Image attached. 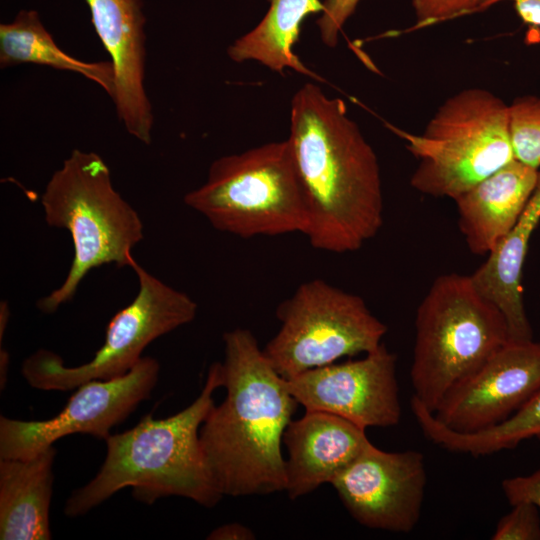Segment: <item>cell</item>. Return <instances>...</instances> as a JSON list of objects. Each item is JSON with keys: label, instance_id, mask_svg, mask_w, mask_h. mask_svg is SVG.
<instances>
[{"label": "cell", "instance_id": "cell-1", "mask_svg": "<svg viewBox=\"0 0 540 540\" xmlns=\"http://www.w3.org/2000/svg\"><path fill=\"white\" fill-rule=\"evenodd\" d=\"M304 194V235L315 249H360L383 224L377 155L345 103L314 83L294 94L288 137Z\"/></svg>", "mask_w": 540, "mask_h": 540}, {"label": "cell", "instance_id": "cell-2", "mask_svg": "<svg viewBox=\"0 0 540 540\" xmlns=\"http://www.w3.org/2000/svg\"><path fill=\"white\" fill-rule=\"evenodd\" d=\"M226 397L200 428V441L223 496L266 495L285 490L284 432L299 403L272 367L254 334L224 333Z\"/></svg>", "mask_w": 540, "mask_h": 540}, {"label": "cell", "instance_id": "cell-3", "mask_svg": "<svg viewBox=\"0 0 540 540\" xmlns=\"http://www.w3.org/2000/svg\"><path fill=\"white\" fill-rule=\"evenodd\" d=\"M219 387H223L222 363L215 362L199 396L185 409L163 419L145 415L133 428L111 434L105 440L107 453L99 472L72 492L65 514H86L126 487L146 504L179 496L205 507L215 506L223 495L211 473L199 432L215 405L213 395Z\"/></svg>", "mask_w": 540, "mask_h": 540}, {"label": "cell", "instance_id": "cell-4", "mask_svg": "<svg viewBox=\"0 0 540 540\" xmlns=\"http://www.w3.org/2000/svg\"><path fill=\"white\" fill-rule=\"evenodd\" d=\"M46 223L67 230L73 260L62 284L37 302L51 314L75 296L86 275L105 264L131 267L132 250L143 239L138 212L114 188L103 158L74 149L49 179L41 196Z\"/></svg>", "mask_w": 540, "mask_h": 540}, {"label": "cell", "instance_id": "cell-5", "mask_svg": "<svg viewBox=\"0 0 540 540\" xmlns=\"http://www.w3.org/2000/svg\"><path fill=\"white\" fill-rule=\"evenodd\" d=\"M509 341L503 314L477 290L470 276L437 277L416 313L410 371L413 396L435 412L451 388Z\"/></svg>", "mask_w": 540, "mask_h": 540}, {"label": "cell", "instance_id": "cell-6", "mask_svg": "<svg viewBox=\"0 0 540 540\" xmlns=\"http://www.w3.org/2000/svg\"><path fill=\"white\" fill-rule=\"evenodd\" d=\"M387 127L418 160L411 186L429 196L454 200L515 159L509 105L487 89L450 96L421 133Z\"/></svg>", "mask_w": 540, "mask_h": 540}, {"label": "cell", "instance_id": "cell-7", "mask_svg": "<svg viewBox=\"0 0 540 540\" xmlns=\"http://www.w3.org/2000/svg\"><path fill=\"white\" fill-rule=\"evenodd\" d=\"M185 204L218 231L241 238L304 234V194L289 140L217 158Z\"/></svg>", "mask_w": 540, "mask_h": 540}, {"label": "cell", "instance_id": "cell-8", "mask_svg": "<svg viewBox=\"0 0 540 540\" xmlns=\"http://www.w3.org/2000/svg\"><path fill=\"white\" fill-rule=\"evenodd\" d=\"M276 315L280 329L262 351L285 379L345 356L369 353L387 332L360 296L317 278L299 285Z\"/></svg>", "mask_w": 540, "mask_h": 540}, {"label": "cell", "instance_id": "cell-9", "mask_svg": "<svg viewBox=\"0 0 540 540\" xmlns=\"http://www.w3.org/2000/svg\"><path fill=\"white\" fill-rule=\"evenodd\" d=\"M132 269L137 275L138 292L112 317L104 343L93 358L66 367L59 355L40 349L22 364V375L30 386L69 391L92 380L122 376L142 359V352L151 342L196 317L197 303L188 294L167 285L137 262Z\"/></svg>", "mask_w": 540, "mask_h": 540}, {"label": "cell", "instance_id": "cell-10", "mask_svg": "<svg viewBox=\"0 0 540 540\" xmlns=\"http://www.w3.org/2000/svg\"><path fill=\"white\" fill-rule=\"evenodd\" d=\"M159 370L156 359L142 357L122 376L78 386L66 406L50 419L24 421L1 416L0 459L29 458L71 434L106 440L113 427L150 397Z\"/></svg>", "mask_w": 540, "mask_h": 540}, {"label": "cell", "instance_id": "cell-11", "mask_svg": "<svg viewBox=\"0 0 540 540\" xmlns=\"http://www.w3.org/2000/svg\"><path fill=\"white\" fill-rule=\"evenodd\" d=\"M426 483L422 453L386 452L370 443L330 484L361 525L408 533L420 519Z\"/></svg>", "mask_w": 540, "mask_h": 540}, {"label": "cell", "instance_id": "cell-12", "mask_svg": "<svg viewBox=\"0 0 540 540\" xmlns=\"http://www.w3.org/2000/svg\"><path fill=\"white\" fill-rule=\"evenodd\" d=\"M286 386L305 410L331 413L365 430L395 426L401 419L396 355L383 343L359 360L328 364L286 379Z\"/></svg>", "mask_w": 540, "mask_h": 540}, {"label": "cell", "instance_id": "cell-13", "mask_svg": "<svg viewBox=\"0 0 540 540\" xmlns=\"http://www.w3.org/2000/svg\"><path fill=\"white\" fill-rule=\"evenodd\" d=\"M540 391V342L509 341L478 370L451 388L435 417L458 432L494 426Z\"/></svg>", "mask_w": 540, "mask_h": 540}, {"label": "cell", "instance_id": "cell-14", "mask_svg": "<svg viewBox=\"0 0 540 540\" xmlns=\"http://www.w3.org/2000/svg\"><path fill=\"white\" fill-rule=\"evenodd\" d=\"M91 21L115 72L113 101L127 132L150 144L152 106L145 79L146 36L141 0H85Z\"/></svg>", "mask_w": 540, "mask_h": 540}, {"label": "cell", "instance_id": "cell-15", "mask_svg": "<svg viewBox=\"0 0 540 540\" xmlns=\"http://www.w3.org/2000/svg\"><path fill=\"white\" fill-rule=\"evenodd\" d=\"M365 431L343 417L305 410L283 435L288 452L284 491L294 500L330 484L371 443Z\"/></svg>", "mask_w": 540, "mask_h": 540}, {"label": "cell", "instance_id": "cell-16", "mask_svg": "<svg viewBox=\"0 0 540 540\" xmlns=\"http://www.w3.org/2000/svg\"><path fill=\"white\" fill-rule=\"evenodd\" d=\"M539 170L516 159L454 199L469 250L488 255L514 226L528 203Z\"/></svg>", "mask_w": 540, "mask_h": 540}, {"label": "cell", "instance_id": "cell-17", "mask_svg": "<svg viewBox=\"0 0 540 540\" xmlns=\"http://www.w3.org/2000/svg\"><path fill=\"white\" fill-rule=\"evenodd\" d=\"M540 222V170L536 187L510 231L470 275L477 290L503 314L510 341L533 339L522 289V272L532 234Z\"/></svg>", "mask_w": 540, "mask_h": 540}, {"label": "cell", "instance_id": "cell-18", "mask_svg": "<svg viewBox=\"0 0 540 540\" xmlns=\"http://www.w3.org/2000/svg\"><path fill=\"white\" fill-rule=\"evenodd\" d=\"M52 447L24 459H0V539L52 538L49 512L53 494Z\"/></svg>", "mask_w": 540, "mask_h": 540}, {"label": "cell", "instance_id": "cell-19", "mask_svg": "<svg viewBox=\"0 0 540 540\" xmlns=\"http://www.w3.org/2000/svg\"><path fill=\"white\" fill-rule=\"evenodd\" d=\"M269 9L251 31L232 43L227 54L237 63L257 61L267 68L282 72L293 69L298 73L324 82V79L307 68L294 53L300 26L304 18L322 13L320 0H268Z\"/></svg>", "mask_w": 540, "mask_h": 540}, {"label": "cell", "instance_id": "cell-20", "mask_svg": "<svg viewBox=\"0 0 540 540\" xmlns=\"http://www.w3.org/2000/svg\"><path fill=\"white\" fill-rule=\"evenodd\" d=\"M37 64L77 73L101 86L112 98L115 72L111 61L87 62L63 51L34 10H21L11 23L0 25V67Z\"/></svg>", "mask_w": 540, "mask_h": 540}, {"label": "cell", "instance_id": "cell-21", "mask_svg": "<svg viewBox=\"0 0 540 540\" xmlns=\"http://www.w3.org/2000/svg\"><path fill=\"white\" fill-rule=\"evenodd\" d=\"M540 440V391L506 420L460 435L463 452L478 457L514 449L522 441Z\"/></svg>", "mask_w": 540, "mask_h": 540}, {"label": "cell", "instance_id": "cell-22", "mask_svg": "<svg viewBox=\"0 0 540 540\" xmlns=\"http://www.w3.org/2000/svg\"><path fill=\"white\" fill-rule=\"evenodd\" d=\"M510 135L514 158L540 168V97L525 95L509 105Z\"/></svg>", "mask_w": 540, "mask_h": 540}, {"label": "cell", "instance_id": "cell-23", "mask_svg": "<svg viewBox=\"0 0 540 540\" xmlns=\"http://www.w3.org/2000/svg\"><path fill=\"white\" fill-rule=\"evenodd\" d=\"M493 540H540V509L529 502L512 505L498 521Z\"/></svg>", "mask_w": 540, "mask_h": 540}, {"label": "cell", "instance_id": "cell-24", "mask_svg": "<svg viewBox=\"0 0 540 540\" xmlns=\"http://www.w3.org/2000/svg\"><path fill=\"white\" fill-rule=\"evenodd\" d=\"M486 0H411L415 28H423L443 21L480 12Z\"/></svg>", "mask_w": 540, "mask_h": 540}, {"label": "cell", "instance_id": "cell-25", "mask_svg": "<svg viewBox=\"0 0 540 540\" xmlns=\"http://www.w3.org/2000/svg\"><path fill=\"white\" fill-rule=\"evenodd\" d=\"M361 0H324L323 11L316 24L322 42L328 47H335L338 36L346 21L355 12Z\"/></svg>", "mask_w": 540, "mask_h": 540}, {"label": "cell", "instance_id": "cell-26", "mask_svg": "<svg viewBox=\"0 0 540 540\" xmlns=\"http://www.w3.org/2000/svg\"><path fill=\"white\" fill-rule=\"evenodd\" d=\"M501 488L511 506L529 502L540 509V469L526 476L506 478Z\"/></svg>", "mask_w": 540, "mask_h": 540}, {"label": "cell", "instance_id": "cell-27", "mask_svg": "<svg viewBox=\"0 0 540 540\" xmlns=\"http://www.w3.org/2000/svg\"><path fill=\"white\" fill-rule=\"evenodd\" d=\"M502 1H510L524 23L540 27V0H486L482 11Z\"/></svg>", "mask_w": 540, "mask_h": 540}, {"label": "cell", "instance_id": "cell-28", "mask_svg": "<svg viewBox=\"0 0 540 540\" xmlns=\"http://www.w3.org/2000/svg\"><path fill=\"white\" fill-rule=\"evenodd\" d=\"M207 539L211 540H252L255 539L254 532L240 524V523H228L224 524L216 529L207 536Z\"/></svg>", "mask_w": 540, "mask_h": 540}, {"label": "cell", "instance_id": "cell-29", "mask_svg": "<svg viewBox=\"0 0 540 540\" xmlns=\"http://www.w3.org/2000/svg\"><path fill=\"white\" fill-rule=\"evenodd\" d=\"M8 365H9V354L5 349L3 350V348L1 347V350H0V386H1V390L6 385Z\"/></svg>", "mask_w": 540, "mask_h": 540}, {"label": "cell", "instance_id": "cell-30", "mask_svg": "<svg viewBox=\"0 0 540 540\" xmlns=\"http://www.w3.org/2000/svg\"><path fill=\"white\" fill-rule=\"evenodd\" d=\"M9 316H10V309H9L8 303L6 301H1L0 303V342H2Z\"/></svg>", "mask_w": 540, "mask_h": 540}]
</instances>
